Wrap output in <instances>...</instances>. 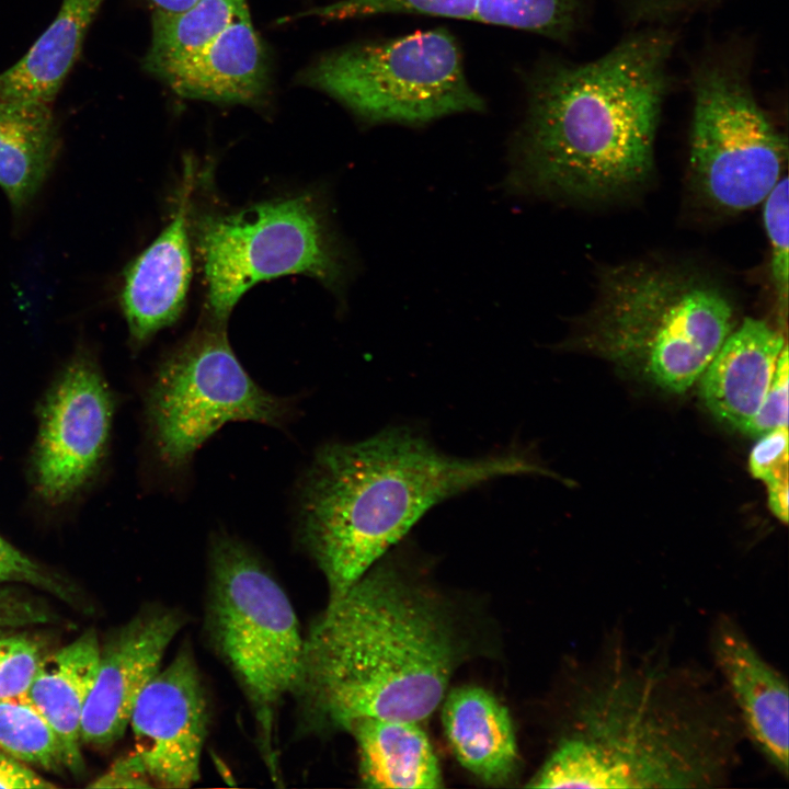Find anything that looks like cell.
Segmentation results:
<instances>
[{"label": "cell", "mask_w": 789, "mask_h": 789, "mask_svg": "<svg viewBox=\"0 0 789 789\" xmlns=\"http://www.w3.org/2000/svg\"><path fill=\"white\" fill-rule=\"evenodd\" d=\"M788 178H781L764 199V225L771 249L770 272L779 313L788 309Z\"/></svg>", "instance_id": "27"}, {"label": "cell", "mask_w": 789, "mask_h": 789, "mask_svg": "<svg viewBox=\"0 0 789 789\" xmlns=\"http://www.w3.org/2000/svg\"><path fill=\"white\" fill-rule=\"evenodd\" d=\"M444 700L443 727L457 761L488 785L506 784L518 763L507 709L477 686L455 688Z\"/></svg>", "instance_id": "19"}, {"label": "cell", "mask_w": 789, "mask_h": 789, "mask_svg": "<svg viewBox=\"0 0 789 789\" xmlns=\"http://www.w3.org/2000/svg\"><path fill=\"white\" fill-rule=\"evenodd\" d=\"M719 0H624L632 18L651 23H665L702 9Z\"/></svg>", "instance_id": "32"}, {"label": "cell", "mask_w": 789, "mask_h": 789, "mask_svg": "<svg viewBox=\"0 0 789 789\" xmlns=\"http://www.w3.org/2000/svg\"><path fill=\"white\" fill-rule=\"evenodd\" d=\"M298 82L368 124L423 125L485 106L468 82L458 43L444 28L334 49L304 69Z\"/></svg>", "instance_id": "9"}, {"label": "cell", "mask_w": 789, "mask_h": 789, "mask_svg": "<svg viewBox=\"0 0 789 789\" xmlns=\"http://www.w3.org/2000/svg\"><path fill=\"white\" fill-rule=\"evenodd\" d=\"M734 328L733 301L717 282L681 266L632 262L602 273L576 343L681 393Z\"/></svg>", "instance_id": "5"}, {"label": "cell", "mask_w": 789, "mask_h": 789, "mask_svg": "<svg viewBox=\"0 0 789 789\" xmlns=\"http://www.w3.org/2000/svg\"><path fill=\"white\" fill-rule=\"evenodd\" d=\"M45 655L34 637L16 632L0 637V699L25 694Z\"/></svg>", "instance_id": "28"}, {"label": "cell", "mask_w": 789, "mask_h": 789, "mask_svg": "<svg viewBox=\"0 0 789 789\" xmlns=\"http://www.w3.org/2000/svg\"><path fill=\"white\" fill-rule=\"evenodd\" d=\"M304 639L291 696L310 733L346 731L361 718L421 722L464 658L446 608L386 562L328 604Z\"/></svg>", "instance_id": "3"}, {"label": "cell", "mask_w": 789, "mask_h": 789, "mask_svg": "<svg viewBox=\"0 0 789 789\" xmlns=\"http://www.w3.org/2000/svg\"><path fill=\"white\" fill-rule=\"evenodd\" d=\"M55 787L56 785L49 782L41 775L35 773L28 765L22 763L21 761L0 750V788L45 789Z\"/></svg>", "instance_id": "34"}, {"label": "cell", "mask_w": 789, "mask_h": 789, "mask_svg": "<svg viewBox=\"0 0 789 789\" xmlns=\"http://www.w3.org/2000/svg\"><path fill=\"white\" fill-rule=\"evenodd\" d=\"M357 745L358 771L368 788H441L437 757L420 722L361 718L346 729Z\"/></svg>", "instance_id": "21"}, {"label": "cell", "mask_w": 789, "mask_h": 789, "mask_svg": "<svg viewBox=\"0 0 789 789\" xmlns=\"http://www.w3.org/2000/svg\"><path fill=\"white\" fill-rule=\"evenodd\" d=\"M227 322L204 317L160 363L146 400L150 441L160 465L184 469L196 450L230 421L281 427L294 413L287 398L258 386L236 357Z\"/></svg>", "instance_id": "10"}, {"label": "cell", "mask_w": 789, "mask_h": 789, "mask_svg": "<svg viewBox=\"0 0 789 789\" xmlns=\"http://www.w3.org/2000/svg\"><path fill=\"white\" fill-rule=\"evenodd\" d=\"M710 650L743 733L774 769L787 778L789 697L786 678L763 658L730 616L722 615L713 624Z\"/></svg>", "instance_id": "14"}, {"label": "cell", "mask_w": 789, "mask_h": 789, "mask_svg": "<svg viewBox=\"0 0 789 789\" xmlns=\"http://www.w3.org/2000/svg\"><path fill=\"white\" fill-rule=\"evenodd\" d=\"M722 693L666 656L613 648L587 668L571 729L527 787H719L743 732Z\"/></svg>", "instance_id": "1"}, {"label": "cell", "mask_w": 789, "mask_h": 789, "mask_svg": "<svg viewBox=\"0 0 789 789\" xmlns=\"http://www.w3.org/2000/svg\"><path fill=\"white\" fill-rule=\"evenodd\" d=\"M185 624L180 609L150 606L100 645L96 675L81 721V742L110 746L124 735L139 695L161 668L168 647Z\"/></svg>", "instance_id": "13"}, {"label": "cell", "mask_w": 789, "mask_h": 789, "mask_svg": "<svg viewBox=\"0 0 789 789\" xmlns=\"http://www.w3.org/2000/svg\"><path fill=\"white\" fill-rule=\"evenodd\" d=\"M690 88L689 163L697 188L725 213L757 206L781 179L788 146L754 93L745 45L711 46L694 64Z\"/></svg>", "instance_id": "8"}, {"label": "cell", "mask_w": 789, "mask_h": 789, "mask_svg": "<svg viewBox=\"0 0 789 789\" xmlns=\"http://www.w3.org/2000/svg\"><path fill=\"white\" fill-rule=\"evenodd\" d=\"M191 235L206 285L205 316L220 322L262 281L304 274L338 293L351 272L325 205L311 194L203 213L191 221Z\"/></svg>", "instance_id": "7"}, {"label": "cell", "mask_w": 789, "mask_h": 789, "mask_svg": "<svg viewBox=\"0 0 789 789\" xmlns=\"http://www.w3.org/2000/svg\"><path fill=\"white\" fill-rule=\"evenodd\" d=\"M204 628L252 710L256 742L276 777V713L301 673L305 639L285 591L262 559L235 536H211Z\"/></svg>", "instance_id": "6"}, {"label": "cell", "mask_w": 789, "mask_h": 789, "mask_svg": "<svg viewBox=\"0 0 789 789\" xmlns=\"http://www.w3.org/2000/svg\"><path fill=\"white\" fill-rule=\"evenodd\" d=\"M100 642L94 631H85L75 641L46 654L25 693L57 734L65 753L66 767L79 774L81 721L96 675Z\"/></svg>", "instance_id": "20"}, {"label": "cell", "mask_w": 789, "mask_h": 789, "mask_svg": "<svg viewBox=\"0 0 789 789\" xmlns=\"http://www.w3.org/2000/svg\"><path fill=\"white\" fill-rule=\"evenodd\" d=\"M788 346L780 355L771 386L755 416L743 431L759 437L777 427L788 426Z\"/></svg>", "instance_id": "30"}, {"label": "cell", "mask_w": 789, "mask_h": 789, "mask_svg": "<svg viewBox=\"0 0 789 789\" xmlns=\"http://www.w3.org/2000/svg\"><path fill=\"white\" fill-rule=\"evenodd\" d=\"M104 0H62L54 22L15 65L0 73V100L52 104L76 62Z\"/></svg>", "instance_id": "23"}, {"label": "cell", "mask_w": 789, "mask_h": 789, "mask_svg": "<svg viewBox=\"0 0 789 789\" xmlns=\"http://www.w3.org/2000/svg\"><path fill=\"white\" fill-rule=\"evenodd\" d=\"M550 474L523 447L443 453L420 430L391 426L317 450L301 478L297 535L340 599L435 505L511 476Z\"/></svg>", "instance_id": "4"}, {"label": "cell", "mask_w": 789, "mask_h": 789, "mask_svg": "<svg viewBox=\"0 0 789 789\" xmlns=\"http://www.w3.org/2000/svg\"><path fill=\"white\" fill-rule=\"evenodd\" d=\"M50 620L46 607L23 591L0 584V637Z\"/></svg>", "instance_id": "31"}, {"label": "cell", "mask_w": 789, "mask_h": 789, "mask_svg": "<svg viewBox=\"0 0 789 789\" xmlns=\"http://www.w3.org/2000/svg\"><path fill=\"white\" fill-rule=\"evenodd\" d=\"M26 584L66 598L64 585L0 535V584Z\"/></svg>", "instance_id": "29"}, {"label": "cell", "mask_w": 789, "mask_h": 789, "mask_svg": "<svg viewBox=\"0 0 789 789\" xmlns=\"http://www.w3.org/2000/svg\"><path fill=\"white\" fill-rule=\"evenodd\" d=\"M155 10L179 12L191 7L196 0H147Z\"/></svg>", "instance_id": "35"}, {"label": "cell", "mask_w": 789, "mask_h": 789, "mask_svg": "<svg viewBox=\"0 0 789 789\" xmlns=\"http://www.w3.org/2000/svg\"><path fill=\"white\" fill-rule=\"evenodd\" d=\"M153 786L136 753L121 757L89 787L92 788H147Z\"/></svg>", "instance_id": "33"}, {"label": "cell", "mask_w": 789, "mask_h": 789, "mask_svg": "<svg viewBox=\"0 0 789 789\" xmlns=\"http://www.w3.org/2000/svg\"><path fill=\"white\" fill-rule=\"evenodd\" d=\"M0 750L45 770L67 768L57 734L26 694L0 699Z\"/></svg>", "instance_id": "25"}, {"label": "cell", "mask_w": 789, "mask_h": 789, "mask_svg": "<svg viewBox=\"0 0 789 789\" xmlns=\"http://www.w3.org/2000/svg\"><path fill=\"white\" fill-rule=\"evenodd\" d=\"M135 753L151 782L188 788L201 778L209 705L194 651L183 642L139 695L129 720Z\"/></svg>", "instance_id": "12"}, {"label": "cell", "mask_w": 789, "mask_h": 789, "mask_svg": "<svg viewBox=\"0 0 789 789\" xmlns=\"http://www.w3.org/2000/svg\"><path fill=\"white\" fill-rule=\"evenodd\" d=\"M786 346L785 336L766 321L743 319L699 378L712 415L743 432L761 408Z\"/></svg>", "instance_id": "17"}, {"label": "cell", "mask_w": 789, "mask_h": 789, "mask_svg": "<svg viewBox=\"0 0 789 789\" xmlns=\"http://www.w3.org/2000/svg\"><path fill=\"white\" fill-rule=\"evenodd\" d=\"M59 148L52 104L0 100V187L15 211L35 196Z\"/></svg>", "instance_id": "22"}, {"label": "cell", "mask_w": 789, "mask_h": 789, "mask_svg": "<svg viewBox=\"0 0 789 789\" xmlns=\"http://www.w3.org/2000/svg\"><path fill=\"white\" fill-rule=\"evenodd\" d=\"M587 0H336L302 15L325 20L389 13L446 16L528 31L568 41L581 25Z\"/></svg>", "instance_id": "18"}, {"label": "cell", "mask_w": 789, "mask_h": 789, "mask_svg": "<svg viewBox=\"0 0 789 789\" xmlns=\"http://www.w3.org/2000/svg\"><path fill=\"white\" fill-rule=\"evenodd\" d=\"M113 395L94 358L78 351L47 390L38 411L32 480L38 498L60 506L98 471L107 447Z\"/></svg>", "instance_id": "11"}, {"label": "cell", "mask_w": 789, "mask_h": 789, "mask_svg": "<svg viewBox=\"0 0 789 789\" xmlns=\"http://www.w3.org/2000/svg\"><path fill=\"white\" fill-rule=\"evenodd\" d=\"M247 4V0H196L179 12L155 10L144 68L158 78L211 42Z\"/></svg>", "instance_id": "24"}, {"label": "cell", "mask_w": 789, "mask_h": 789, "mask_svg": "<svg viewBox=\"0 0 789 789\" xmlns=\"http://www.w3.org/2000/svg\"><path fill=\"white\" fill-rule=\"evenodd\" d=\"M158 79L185 99L261 104L270 87V59L248 4L211 42L164 70Z\"/></svg>", "instance_id": "16"}, {"label": "cell", "mask_w": 789, "mask_h": 789, "mask_svg": "<svg viewBox=\"0 0 789 789\" xmlns=\"http://www.w3.org/2000/svg\"><path fill=\"white\" fill-rule=\"evenodd\" d=\"M184 175L170 222L124 272L121 307L136 346L174 323L185 305L192 277L191 164H186Z\"/></svg>", "instance_id": "15"}, {"label": "cell", "mask_w": 789, "mask_h": 789, "mask_svg": "<svg viewBox=\"0 0 789 789\" xmlns=\"http://www.w3.org/2000/svg\"><path fill=\"white\" fill-rule=\"evenodd\" d=\"M753 447L751 473L767 487L768 504L782 523L788 522V426L777 427L762 436Z\"/></svg>", "instance_id": "26"}, {"label": "cell", "mask_w": 789, "mask_h": 789, "mask_svg": "<svg viewBox=\"0 0 789 789\" xmlns=\"http://www.w3.org/2000/svg\"><path fill=\"white\" fill-rule=\"evenodd\" d=\"M675 34L650 26L598 58L546 62L533 77L511 144L510 193L578 202L613 199L650 178Z\"/></svg>", "instance_id": "2"}]
</instances>
